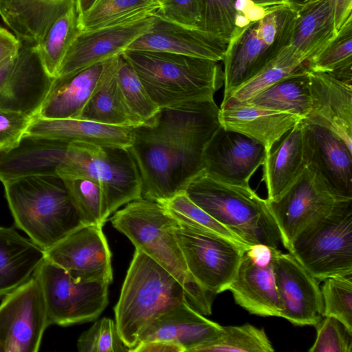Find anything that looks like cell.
<instances>
[{"instance_id": "d590c367", "label": "cell", "mask_w": 352, "mask_h": 352, "mask_svg": "<svg viewBox=\"0 0 352 352\" xmlns=\"http://www.w3.org/2000/svg\"><path fill=\"white\" fill-rule=\"evenodd\" d=\"M58 176L62 178L83 224L102 227L109 214L100 185L85 176L72 174Z\"/></svg>"}, {"instance_id": "d4e9b609", "label": "cell", "mask_w": 352, "mask_h": 352, "mask_svg": "<svg viewBox=\"0 0 352 352\" xmlns=\"http://www.w3.org/2000/svg\"><path fill=\"white\" fill-rule=\"evenodd\" d=\"M222 329L223 326L205 318L186 300L154 321L141 334L138 344L160 340L182 346L184 352H192L215 339Z\"/></svg>"}, {"instance_id": "7a4b0ae2", "label": "cell", "mask_w": 352, "mask_h": 352, "mask_svg": "<svg viewBox=\"0 0 352 352\" xmlns=\"http://www.w3.org/2000/svg\"><path fill=\"white\" fill-rule=\"evenodd\" d=\"M121 54L160 109L214 99L223 85L219 61L146 50H126Z\"/></svg>"}, {"instance_id": "4dcf8cb0", "label": "cell", "mask_w": 352, "mask_h": 352, "mask_svg": "<svg viewBox=\"0 0 352 352\" xmlns=\"http://www.w3.org/2000/svg\"><path fill=\"white\" fill-rule=\"evenodd\" d=\"M45 258V251L29 238L0 226V298L30 279Z\"/></svg>"}, {"instance_id": "52a82bcc", "label": "cell", "mask_w": 352, "mask_h": 352, "mask_svg": "<svg viewBox=\"0 0 352 352\" xmlns=\"http://www.w3.org/2000/svg\"><path fill=\"white\" fill-rule=\"evenodd\" d=\"M296 15L290 4L267 7L261 18L237 28L222 60L223 96L256 76L287 45Z\"/></svg>"}, {"instance_id": "4316f807", "label": "cell", "mask_w": 352, "mask_h": 352, "mask_svg": "<svg viewBox=\"0 0 352 352\" xmlns=\"http://www.w3.org/2000/svg\"><path fill=\"white\" fill-rule=\"evenodd\" d=\"M133 127L104 124L81 118L34 116L24 136L128 148L133 142Z\"/></svg>"}, {"instance_id": "ba28073f", "label": "cell", "mask_w": 352, "mask_h": 352, "mask_svg": "<svg viewBox=\"0 0 352 352\" xmlns=\"http://www.w3.org/2000/svg\"><path fill=\"white\" fill-rule=\"evenodd\" d=\"M289 252L316 279L352 274V199L306 226Z\"/></svg>"}, {"instance_id": "11a10c76", "label": "cell", "mask_w": 352, "mask_h": 352, "mask_svg": "<svg viewBox=\"0 0 352 352\" xmlns=\"http://www.w3.org/2000/svg\"><path fill=\"white\" fill-rule=\"evenodd\" d=\"M157 1H159L160 3V5L161 3L164 1V0H157Z\"/></svg>"}, {"instance_id": "e0dca14e", "label": "cell", "mask_w": 352, "mask_h": 352, "mask_svg": "<svg viewBox=\"0 0 352 352\" xmlns=\"http://www.w3.org/2000/svg\"><path fill=\"white\" fill-rule=\"evenodd\" d=\"M273 249L262 244L249 247L227 288L236 303L252 314L280 317L283 305L273 270Z\"/></svg>"}, {"instance_id": "b9f144b4", "label": "cell", "mask_w": 352, "mask_h": 352, "mask_svg": "<svg viewBox=\"0 0 352 352\" xmlns=\"http://www.w3.org/2000/svg\"><path fill=\"white\" fill-rule=\"evenodd\" d=\"M161 204L171 216L181 223L195 228L219 234L246 245L226 228L192 201L185 192L175 195Z\"/></svg>"}, {"instance_id": "f1b7e54d", "label": "cell", "mask_w": 352, "mask_h": 352, "mask_svg": "<svg viewBox=\"0 0 352 352\" xmlns=\"http://www.w3.org/2000/svg\"><path fill=\"white\" fill-rule=\"evenodd\" d=\"M336 34L333 0H316L297 9L291 37L283 50L307 64Z\"/></svg>"}, {"instance_id": "ee69618b", "label": "cell", "mask_w": 352, "mask_h": 352, "mask_svg": "<svg viewBox=\"0 0 352 352\" xmlns=\"http://www.w3.org/2000/svg\"><path fill=\"white\" fill-rule=\"evenodd\" d=\"M315 327L316 338L309 352H351L352 333L333 317H324Z\"/></svg>"}, {"instance_id": "7dc6e473", "label": "cell", "mask_w": 352, "mask_h": 352, "mask_svg": "<svg viewBox=\"0 0 352 352\" xmlns=\"http://www.w3.org/2000/svg\"><path fill=\"white\" fill-rule=\"evenodd\" d=\"M21 42L7 29L0 27V64L18 54Z\"/></svg>"}, {"instance_id": "8fae6325", "label": "cell", "mask_w": 352, "mask_h": 352, "mask_svg": "<svg viewBox=\"0 0 352 352\" xmlns=\"http://www.w3.org/2000/svg\"><path fill=\"white\" fill-rule=\"evenodd\" d=\"M40 282L50 325L92 321L108 304L109 283L75 279L45 258L35 272Z\"/></svg>"}, {"instance_id": "9c48e42d", "label": "cell", "mask_w": 352, "mask_h": 352, "mask_svg": "<svg viewBox=\"0 0 352 352\" xmlns=\"http://www.w3.org/2000/svg\"><path fill=\"white\" fill-rule=\"evenodd\" d=\"M168 122L174 196L204 171V151L221 126L214 99L163 109Z\"/></svg>"}, {"instance_id": "5b68a950", "label": "cell", "mask_w": 352, "mask_h": 352, "mask_svg": "<svg viewBox=\"0 0 352 352\" xmlns=\"http://www.w3.org/2000/svg\"><path fill=\"white\" fill-rule=\"evenodd\" d=\"M186 300L182 285L147 254L135 248L114 307L118 332L129 351L154 321Z\"/></svg>"}, {"instance_id": "74e56055", "label": "cell", "mask_w": 352, "mask_h": 352, "mask_svg": "<svg viewBox=\"0 0 352 352\" xmlns=\"http://www.w3.org/2000/svg\"><path fill=\"white\" fill-rule=\"evenodd\" d=\"M116 80L123 102L138 126L144 124L161 109L151 98L135 70L120 54Z\"/></svg>"}, {"instance_id": "816d5d0a", "label": "cell", "mask_w": 352, "mask_h": 352, "mask_svg": "<svg viewBox=\"0 0 352 352\" xmlns=\"http://www.w3.org/2000/svg\"><path fill=\"white\" fill-rule=\"evenodd\" d=\"M254 5L262 8L289 4V0H249Z\"/></svg>"}, {"instance_id": "60d3db41", "label": "cell", "mask_w": 352, "mask_h": 352, "mask_svg": "<svg viewBox=\"0 0 352 352\" xmlns=\"http://www.w3.org/2000/svg\"><path fill=\"white\" fill-rule=\"evenodd\" d=\"M201 30L228 43L238 28V0H198Z\"/></svg>"}, {"instance_id": "d6986e66", "label": "cell", "mask_w": 352, "mask_h": 352, "mask_svg": "<svg viewBox=\"0 0 352 352\" xmlns=\"http://www.w3.org/2000/svg\"><path fill=\"white\" fill-rule=\"evenodd\" d=\"M266 155L259 142L221 126L204 151L203 172L226 182L249 184Z\"/></svg>"}, {"instance_id": "7402d4cb", "label": "cell", "mask_w": 352, "mask_h": 352, "mask_svg": "<svg viewBox=\"0 0 352 352\" xmlns=\"http://www.w3.org/2000/svg\"><path fill=\"white\" fill-rule=\"evenodd\" d=\"M313 107L304 121L325 127L352 150V81L309 72Z\"/></svg>"}, {"instance_id": "8992f818", "label": "cell", "mask_w": 352, "mask_h": 352, "mask_svg": "<svg viewBox=\"0 0 352 352\" xmlns=\"http://www.w3.org/2000/svg\"><path fill=\"white\" fill-rule=\"evenodd\" d=\"M54 166L56 175H82L97 182L102 188L109 215L142 197V178L126 148L58 141L54 151Z\"/></svg>"}, {"instance_id": "7c38bea8", "label": "cell", "mask_w": 352, "mask_h": 352, "mask_svg": "<svg viewBox=\"0 0 352 352\" xmlns=\"http://www.w3.org/2000/svg\"><path fill=\"white\" fill-rule=\"evenodd\" d=\"M346 199H352L337 192L316 166L310 163L280 198L267 201L282 243L288 250L293 239L306 226Z\"/></svg>"}, {"instance_id": "f35d334b", "label": "cell", "mask_w": 352, "mask_h": 352, "mask_svg": "<svg viewBox=\"0 0 352 352\" xmlns=\"http://www.w3.org/2000/svg\"><path fill=\"white\" fill-rule=\"evenodd\" d=\"M273 346L265 331L250 324L223 327L212 341L195 348L192 352H273Z\"/></svg>"}, {"instance_id": "1f68e13d", "label": "cell", "mask_w": 352, "mask_h": 352, "mask_svg": "<svg viewBox=\"0 0 352 352\" xmlns=\"http://www.w3.org/2000/svg\"><path fill=\"white\" fill-rule=\"evenodd\" d=\"M246 102L273 111L291 113L305 120L313 107L309 72L278 81Z\"/></svg>"}, {"instance_id": "836d02e7", "label": "cell", "mask_w": 352, "mask_h": 352, "mask_svg": "<svg viewBox=\"0 0 352 352\" xmlns=\"http://www.w3.org/2000/svg\"><path fill=\"white\" fill-rule=\"evenodd\" d=\"M80 32L74 5L53 22L35 45L42 65L51 77H56L69 47Z\"/></svg>"}, {"instance_id": "30bf717a", "label": "cell", "mask_w": 352, "mask_h": 352, "mask_svg": "<svg viewBox=\"0 0 352 352\" xmlns=\"http://www.w3.org/2000/svg\"><path fill=\"white\" fill-rule=\"evenodd\" d=\"M173 231L188 272L195 281L215 295L226 291L249 247L177 220Z\"/></svg>"}, {"instance_id": "ffe728a7", "label": "cell", "mask_w": 352, "mask_h": 352, "mask_svg": "<svg viewBox=\"0 0 352 352\" xmlns=\"http://www.w3.org/2000/svg\"><path fill=\"white\" fill-rule=\"evenodd\" d=\"M54 78L46 72L35 45L21 43L0 92V107L36 116Z\"/></svg>"}, {"instance_id": "5bb4252c", "label": "cell", "mask_w": 352, "mask_h": 352, "mask_svg": "<svg viewBox=\"0 0 352 352\" xmlns=\"http://www.w3.org/2000/svg\"><path fill=\"white\" fill-rule=\"evenodd\" d=\"M128 149L142 178V198L161 204L174 197L170 131L163 109L148 122L133 127Z\"/></svg>"}, {"instance_id": "7bdbcfd3", "label": "cell", "mask_w": 352, "mask_h": 352, "mask_svg": "<svg viewBox=\"0 0 352 352\" xmlns=\"http://www.w3.org/2000/svg\"><path fill=\"white\" fill-rule=\"evenodd\" d=\"M77 348L80 352L129 351L119 336L116 322L105 317L81 334Z\"/></svg>"}, {"instance_id": "2e32d148", "label": "cell", "mask_w": 352, "mask_h": 352, "mask_svg": "<svg viewBox=\"0 0 352 352\" xmlns=\"http://www.w3.org/2000/svg\"><path fill=\"white\" fill-rule=\"evenodd\" d=\"M45 254L76 280L109 284L113 280L111 254L102 226L83 224Z\"/></svg>"}, {"instance_id": "c3c4849f", "label": "cell", "mask_w": 352, "mask_h": 352, "mask_svg": "<svg viewBox=\"0 0 352 352\" xmlns=\"http://www.w3.org/2000/svg\"><path fill=\"white\" fill-rule=\"evenodd\" d=\"M131 352H184V349L172 342L153 340L138 343L131 349Z\"/></svg>"}, {"instance_id": "d6a6232c", "label": "cell", "mask_w": 352, "mask_h": 352, "mask_svg": "<svg viewBox=\"0 0 352 352\" xmlns=\"http://www.w3.org/2000/svg\"><path fill=\"white\" fill-rule=\"evenodd\" d=\"M118 56L111 58L103 82L87 102L80 118L109 125L138 126L118 89Z\"/></svg>"}, {"instance_id": "ac0fdd59", "label": "cell", "mask_w": 352, "mask_h": 352, "mask_svg": "<svg viewBox=\"0 0 352 352\" xmlns=\"http://www.w3.org/2000/svg\"><path fill=\"white\" fill-rule=\"evenodd\" d=\"M272 266L282 302L280 317L298 326H316L322 319L323 302L318 280L289 252H272Z\"/></svg>"}, {"instance_id": "484cf974", "label": "cell", "mask_w": 352, "mask_h": 352, "mask_svg": "<svg viewBox=\"0 0 352 352\" xmlns=\"http://www.w3.org/2000/svg\"><path fill=\"white\" fill-rule=\"evenodd\" d=\"M110 59L74 74L55 78L36 116L45 118H80L87 102L103 82Z\"/></svg>"}, {"instance_id": "8d00e7d4", "label": "cell", "mask_w": 352, "mask_h": 352, "mask_svg": "<svg viewBox=\"0 0 352 352\" xmlns=\"http://www.w3.org/2000/svg\"><path fill=\"white\" fill-rule=\"evenodd\" d=\"M157 0H96L84 14L78 16L80 31L89 30L126 19L153 13L160 8Z\"/></svg>"}, {"instance_id": "3957f363", "label": "cell", "mask_w": 352, "mask_h": 352, "mask_svg": "<svg viewBox=\"0 0 352 352\" xmlns=\"http://www.w3.org/2000/svg\"><path fill=\"white\" fill-rule=\"evenodd\" d=\"M2 184L16 227L44 251L83 225L58 175H25Z\"/></svg>"}, {"instance_id": "83f0119b", "label": "cell", "mask_w": 352, "mask_h": 352, "mask_svg": "<svg viewBox=\"0 0 352 352\" xmlns=\"http://www.w3.org/2000/svg\"><path fill=\"white\" fill-rule=\"evenodd\" d=\"M305 124L310 163L316 166L337 192L352 199V150L329 129L306 122Z\"/></svg>"}, {"instance_id": "6da1fadb", "label": "cell", "mask_w": 352, "mask_h": 352, "mask_svg": "<svg viewBox=\"0 0 352 352\" xmlns=\"http://www.w3.org/2000/svg\"><path fill=\"white\" fill-rule=\"evenodd\" d=\"M112 226L135 245L169 272L183 287L189 305L203 315H210L215 294L203 289L187 268L175 238L177 222L161 204L140 198L116 212Z\"/></svg>"}, {"instance_id": "ab89813d", "label": "cell", "mask_w": 352, "mask_h": 352, "mask_svg": "<svg viewBox=\"0 0 352 352\" xmlns=\"http://www.w3.org/2000/svg\"><path fill=\"white\" fill-rule=\"evenodd\" d=\"M320 288L323 317H333L352 333V274L329 277Z\"/></svg>"}, {"instance_id": "44dd1931", "label": "cell", "mask_w": 352, "mask_h": 352, "mask_svg": "<svg viewBox=\"0 0 352 352\" xmlns=\"http://www.w3.org/2000/svg\"><path fill=\"white\" fill-rule=\"evenodd\" d=\"M227 45L226 42L202 30L153 15L151 28L126 50L169 52L222 61Z\"/></svg>"}, {"instance_id": "603a6c76", "label": "cell", "mask_w": 352, "mask_h": 352, "mask_svg": "<svg viewBox=\"0 0 352 352\" xmlns=\"http://www.w3.org/2000/svg\"><path fill=\"white\" fill-rule=\"evenodd\" d=\"M219 116L223 128L259 142L265 147L267 155L276 142L303 120L291 113L238 101L222 102Z\"/></svg>"}, {"instance_id": "bcb514c9", "label": "cell", "mask_w": 352, "mask_h": 352, "mask_svg": "<svg viewBox=\"0 0 352 352\" xmlns=\"http://www.w3.org/2000/svg\"><path fill=\"white\" fill-rule=\"evenodd\" d=\"M34 117L0 107V151L17 146Z\"/></svg>"}, {"instance_id": "9a60e30c", "label": "cell", "mask_w": 352, "mask_h": 352, "mask_svg": "<svg viewBox=\"0 0 352 352\" xmlns=\"http://www.w3.org/2000/svg\"><path fill=\"white\" fill-rule=\"evenodd\" d=\"M153 15L143 14L105 26L80 31L69 47L56 78L65 77L120 54L146 32Z\"/></svg>"}, {"instance_id": "e575fe53", "label": "cell", "mask_w": 352, "mask_h": 352, "mask_svg": "<svg viewBox=\"0 0 352 352\" xmlns=\"http://www.w3.org/2000/svg\"><path fill=\"white\" fill-rule=\"evenodd\" d=\"M310 72L326 73L352 81V20L307 63Z\"/></svg>"}, {"instance_id": "db71d44e", "label": "cell", "mask_w": 352, "mask_h": 352, "mask_svg": "<svg viewBox=\"0 0 352 352\" xmlns=\"http://www.w3.org/2000/svg\"><path fill=\"white\" fill-rule=\"evenodd\" d=\"M314 1L316 0H289V4L297 10Z\"/></svg>"}, {"instance_id": "277c9868", "label": "cell", "mask_w": 352, "mask_h": 352, "mask_svg": "<svg viewBox=\"0 0 352 352\" xmlns=\"http://www.w3.org/2000/svg\"><path fill=\"white\" fill-rule=\"evenodd\" d=\"M185 193L246 245L278 248L282 243L267 199L249 184L226 182L202 172L189 182Z\"/></svg>"}, {"instance_id": "f546056e", "label": "cell", "mask_w": 352, "mask_h": 352, "mask_svg": "<svg viewBox=\"0 0 352 352\" xmlns=\"http://www.w3.org/2000/svg\"><path fill=\"white\" fill-rule=\"evenodd\" d=\"M75 0H0V16L23 43L36 45Z\"/></svg>"}, {"instance_id": "681fc988", "label": "cell", "mask_w": 352, "mask_h": 352, "mask_svg": "<svg viewBox=\"0 0 352 352\" xmlns=\"http://www.w3.org/2000/svg\"><path fill=\"white\" fill-rule=\"evenodd\" d=\"M334 21L338 32L350 20H352V0H333Z\"/></svg>"}, {"instance_id": "f907efd6", "label": "cell", "mask_w": 352, "mask_h": 352, "mask_svg": "<svg viewBox=\"0 0 352 352\" xmlns=\"http://www.w3.org/2000/svg\"><path fill=\"white\" fill-rule=\"evenodd\" d=\"M16 56L9 58L0 64V92L14 66Z\"/></svg>"}, {"instance_id": "f5cc1de1", "label": "cell", "mask_w": 352, "mask_h": 352, "mask_svg": "<svg viewBox=\"0 0 352 352\" xmlns=\"http://www.w3.org/2000/svg\"><path fill=\"white\" fill-rule=\"evenodd\" d=\"M96 0H75V7L78 16L86 12Z\"/></svg>"}, {"instance_id": "cb8c5ba5", "label": "cell", "mask_w": 352, "mask_h": 352, "mask_svg": "<svg viewBox=\"0 0 352 352\" xmlns=\"http://www.w3.org/2000/svg\"><path fill=\"white\" fill-rule=\"evenodd\" d=\"M310 164L306 124L298 122L280 140L275 150L266 155L262 181L268 201L280 198L298 179Z\"/></svg>"}, {"instance_id": "4fadbf2b", "label": "cell", "mask_w": 352, "mask_h": 352, "mask_svg": "<svg viewBox=\"0 0 352 352\" xmlns=\"http://www.w3.org/2000/svg\"><path fill=\"white\" fill-rule=\"evenodd\" d=\"M48 326L42 288L34 274L0 304V351L37 352Z\"/></svg>"}, {"instance_id": "f6af8a7d", "label": "cell", "mask_w": 352, "mask_h": 352, "mask_svg": "<svg viewBox=\"0 0 352 352\" xmlns=\"http://www.w3.org/2000/svg\"><path fill=\"white\" fill-rule=\"evenodd\" d=\"M152 14L170 22L201 30L198 0H164Z\"/></svg>"}]
</instances>
